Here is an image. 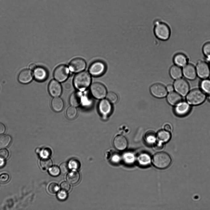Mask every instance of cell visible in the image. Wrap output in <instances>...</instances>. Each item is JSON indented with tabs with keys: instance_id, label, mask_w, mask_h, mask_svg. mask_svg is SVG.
Masks as SVG:
<instances>
[{
	"instance_id": "1",
	"label": "cell",
	"mask_w": 210,
	"mask_h": 210,
	"mask_svg": "<svg viewBox=\"0 0 210 210\" xmlns=\"http://www.w3.org/2000/svg\"><path fill=\"white\" fill-rule=\"evenodd\" d=\"M154 24V33L155 36L162 41L168 39L171 34V30L168 26L159 19L155 20Z\"/></svg>"
},
{
	"instance_id": "2",
	"label": "cell",
	"mask_w": 210,
	"mask_h": 210,
	"mask_svg": "<svg viewBox=\"0 0 210 210\" xmlns=\"http://www.w3.org/2000/svg\"><path fill=\"white\" fill-rule=\"evenodd\" d=\"M91 74L87 71H83L78 73L74 78L73 84L78 90L83 91L90 85L91 78Z\"/></svg>"
},
{
	"instance_id": "3",
	"label": "cell",
	"mask_w": 210,
	"mask_h": 210,
	"mask_svg": "<svg viewBox=\"0 0 210 210\" xmlns=\"http://www.w3.org/2000/svg\"><path fill=\"white\" fill-rule=\"evenodd\" d=\"M152 161L154 166L160 169L167 168L171 165L172 161L170 155L164 152L155 153L153 157Z\"/></svg>"
},
{
	"instance_id": "4",
	"label": "cell",
	"mask_w": 210,
	"mask_h": 210,
	"mask_svg": "<svg viewBox=\"0 0 210 210\" xmlns=\"http://www.w3.org/2000/svg\"><path fill=\"white\" fill-rule=\"evenodd\" d=\"M186 96L187 102L190 105H193L201 104L206 98L205 93L199 89L192 90Z\"/></svg>"
},
{
	"instance_id": "5",
	"label": "cell",
	"mask_w": 210,
	"mask_h": 210,
	"mask_svg": "<svg viewBox=\"0 0 210 210\" xmlns=\"http://www.w3.org/2000/svg\"><path fill=\"white\" fill-rule=\"evenodd\" d=\"M107 66L106 63L101 60H96L92 62L89 66L88 71L90 74L94 77H99L106 72Z\"/></svg>"
},
{
	"instance_id": "6",
	"label": "cell",
	"mask_w": 210,
	"mask_h": 210,
	"mask_svg": "<svg viewBox=\"0 0 210 210\" xmlns=\"http://www.w3.org/2000/svg\"><path fill=\"white\" fill-rule=\"evenodd\" d=\"M70 71L68 66L65 65H61L55 69L53 73V76L58 81L64 82L68 78Z\"/></svg>"
},
{
	"instance_id": "7",
	"label": "cell",
	"mask_w": 210,
	"mask_h": 210,
	"mask_svg": "<svg viewBox=\"0 0 210 210\" xmlns=\"http://www.w3.org/2000/svg\"><path fill=\"white\" fill-rule=\"evenodd\" d=\"M173 86L176 92L181 96H186L189 92V84L186 80L183 78L176 80Z\"/></svg>"
},
{
	"instance_id": "8",
	"label": "cell",
	"mask_w": 210,
	"mask_h": 210,
	"mask_svg": "<svg viewBox=\"0 0 210 210\" xmlns=\"http://www.w3.org/2000/svg\"><path fill=\"white\" fill-rule=\"evenodd\" d=\"M90 91L92 96L98 99L103 98L107 94L106 88L103 85L99 82L93 83L91 86Z\"/></svg>"
},
{
	"instance_id": "9",
	"label": "cell",
	"mask_w": 210,
	"mask_h": 210,
	"mask_svg": "<svg viewBox=\"0 0 210 210\" xmlns=\"http://www.w3.org/2000/svg\"><path fill=\"white\" fill-rule=\"evenodd\" d=\"M197 75L200 78L204 79L208 78L210 75V67L207 63L205 61H200L195 67Z\"/></svg>"
},
{
	"instance_id": "10",
	"label": "cell",
	"mask_w": 210,
	"mask_h": 210,
	"mask_svg": "<svg viewBox=\"0 0 210 210\" xmlns=\"http://www.w3.org/2000/svg\"><path fill=\"white\" fill-rule=\"evenodd\" d=\"M86 62L84 59L77 57L70 61L68 67L71 72L78 73L83 71L86 68Z\"/></svg>"
},
{
	"instance_id": "11",
	"label": "cell",
	"mask_w": 210,
	"mask_h": 210,
	"mask_svg": "<svg viewBox=\"0 0 210 210\" xmlns=\"http://www.w3.org/2000/svg\"><path fill=\"white\" fill-rule=\"evenodd\" d=\"M150 91L154 97L159 98L165 97L167 94L166 88L163 85L160 83H155L150 87Z\"/></svg>"
},
{
	"instance_id": "12",
	"label": "cell",
	"mask_w": 210,
	"mask_h": 210,
	"mask_svg": "<svg viewBox=\"0 0 210 210\" xmlns=\"http://www.w3.org/2000/svg\"><path fill=\"white\" fill-rule=\"evenodd\" d=\"M191 107L187 102L181 101L175 106L174 108L175 114L179 117H184L188 115L190 112Z\"/></svg>"
},
{
	"instance_id": "13",
	"label": "cell",
	"mask_w": 210,
	"mask_h": 210,
	"mask_svg": "<svg viewBox=\"0 0 210 210\" xmlns=\"http://www.w3.org/2000/svg\"><path fill=\"white\" fill-rule=\"evenodd\" d=\"M48 89L50 94L56 97L59 96L62 92V87L58 81L52 80L50 82Z\"/></svg>"
},
{
	"instance_id": "14",
	"label": "cell",
	"mask_w": 210,
	"mask_h": 210,
	"mask_svg": "<svg viewBox=\"0 0 210 210\" xmlns=\"http://www.w3.org/2000/svg\"><path fill=\"white\" fill-rule=\"evenodd\" d=\"M182 69L183 75L187 79L192 80L196 78L197 75L196 68L193 65L188 64Z\"/></svg>"
},
{
	"instance_id": "15",
	"label": "cell",
	"mask_w": 210,
	"mask_h": 210,
	"mask_svg": "<svg viewBox=\"0 0 210 210\" xmlns=\"http://www.w3.org/2000/svg\"><path fill=\"white\" fill-rule=\"evenodd\" d=\"M98 107L100 113L103 116L110 114L112 109L111 103L107 99L102 100L99 102Z\"/></svg>"
},
{
	"instance_id": "16",
	"label": "cell",
	"mask_w": 210,
	"mask_h": 210,
	"mask_svg": "<svg viewBox=\"0 0 210 210\" xmlns=\"http://www.w3.org/2000/svg\"><path fill=\"white\" fill-rule=\"evenodd\" d=\"M113 143L115 149L119 151H123L127 148L128 142L125 137L119 135L114 138Z\"/></svg>"
},
{
	"instance_id": "17",
	"label": "cell",
	"mask_w": 210,
	"mask_h": 210,
	"mask_svg": "<svg viewBox=\"0 0 210 210\" xmlns=\"http://www.w3.org/2000/svg\"><path fill=\"white\" fill-rule=\"evenodd\" d=\"M33 74L28 69H24L19 73L18 77L19 81L22 84H27L30 82L32 80Z\"/></svg>"
},
{
	"instance_id": "18",
	"label": "cell",
	"mask_w": 210,
	"mask_h": 210,
	"mask_svg": "<svg viewBox=\"0 0 210 210\" xmlns=\"http://www.w3.org/2000/svg\"><path fill=\"white\" fill-rule=\"evenodd\" d=\"M33 76L34 78L38 81H43L46 80L48 76L46 69L42 67H36L34 70Z\"/></svg>"
},
{
	"instance_id": "19",
	"label": "cell",
	"mask_w": 210,
	"mask_h": 210,
	"mask_svg": "<svg viewBox=\"0 0 210 210\" xmlns=\"http://www.w3.org/2000/svg\"><path fill=\"white\" fill-rule=\"evenodd\" d=\"M188 58L184 54L179 53L176 54L173 58L175 65L180 67H183L188 64Z\"/></svg>"
},
{
	"instance_id": "20",
	"label": "cell",
	"mask_w": 210,
	"mask_h": 210,
	"mask_svg": "<svg viewBox=\"0 0 210 210\" xmlns=\"http://www.w3.org/2000/svg\"><path fill=\"white\" fill-rule=\"evenodd\" d=\"M168 102L171 105L176 106L182 101L181 96L176 92L169 93L167 97Z\"/></svg>"
},
{
	"instance_id": "21",
	"label": "cell",
	"mask_w": 210,
	"mask_h": 210,
	"mask_svg": "<svg viewBox=\"0 0 210 210\" xmlns=\"http://www.w3.org/2000/svg\"><path fill=\"white\" fill-rule=\"evenodd\" d=\"M82 98V95L80 92H74L70 96L69 102L71 106L77 107L81 104Z\"/></svg>"
},
{
	"instance_id": "22",
	"label": "cell",
	"mask_w": 210,
	"mask_h": 210,
	"mask_svg": "<svg viewBox=\"0 0 210 210\" xmlns=\"http://www.w3.org/2000/svg\"><path fill=\"white\" fill-rule=\"evenodd\" d=\"M169 73L172 78L176 80L181 77L183 75L182 69L181 67L175 65L170 67Z\"/></svg>"
},
{
	"instance_id": "23",
	"label": "cell",
	"mask_w": 210,
	"mask_h": 210,
	"mask_svg": "<svg viewBox=\"0 0 210 210\" xmlns=\"http://www.w3.org/2000/svg\"><path fill=\"white\" fill-rule=\"evenodd\" d=\"M51 105L54 111L56 112H59L63 109L64 103L63 100L60 97H56L52 99Z\"/></svg>"
},
{
	"instance_id": "24",
	"label": "cell",
	"mask_w": 210,
	"mask_h": 210,
	"mask_svg": "<svg viewBox=\"0 0 210 210\" xmlns=\"http://www.w3.org/2000/svg\"><path fill=\"white\" fill-rule=\"evenodd\" d=\"M158 141L163 143L168 142L171 138V134L170 132L165 130L159 131L156 135Z\"/></svg>"
},
{
	"instance_id": "25",
	"label": "cell",
	"mask_w": 210,
	"mask_h": 210,
	"mask_svg": "<svg viewBox=\"0 0 210 210\" xmlns=\"http://www.w3.org/2000/svg\"><path fill=\"white\" fill-rule=\"evenodd\" d=\"M137 161L141 165L146 166L149 165L150 163L151 157L147 153H142L138 156Z\"/></svg>"
},
{
	"instance_id": "26",
	"label": "cell",
	"mask_w": 210,
	"mask_h": 210,
	"mask_svg": "<svg viewBox=\"0 0 210 210\" xmlns=\"http://www.w3.org/2000/svg\"><path fill=\"white\" fill-rule=\"evenodd\" d=\"M80 175L76 171H72L69 172L67 176V181L71 184H75L78 182L80 179Z\"/></svg>"
},
{
	"instance_id": "27",
	"label": "cell",
	"mask_w": 210,
	"mask_h": 210,
	"mask_svg": "<svg viewBox=\"0 0 210 210\" xmlns=\"http://www.w3.org/2000/svg\"><path fill=\"white\" fill-rule=\"evenodd\" d=\"M11 137L8 134L0 135V148H3L8 146L11 141Z\"/></svg>"
},
{
	"instance_id": "28",
	"label": "cell",
	"mask_w": 210,
	"mask_h": 210,
	"mask_svg": "<svg viewBox=\"0 0 210 210\" xmlns=\"http://www.w3.org/2000/svg\"><path fill=\"white\" fill-rule=\"evenodd\" d=\"M201 89L205 94H210V80L202 79L200 84Z\"/></svg>"
},
{
	"instance_id": "29",
	"label": "cell",
	"mask_w": 210,
	"mask_h": 210,
	"mask_svg": "<svg viewBox=\"0 0 210 210\" xmlns=\"http://www.w3.org/2000/svg\"><path fill=\"white\" fill-rule=\"evenodd\" d=\"M156 138V135L154 132L152 131H147L144 136V139L146 142L151 144L155 143Z\"/></svg>"
},
{
	"instance_id": "30",
	"label": "cell",
	"mask_w": 210,
	"mask_h": 210,
	"mask_svg": "<svg viewBox=\"0 0 210 210\" xmlns=\"http://www.w3.org/2000/svg\"><path fill=\"white\" fill-rule=\"evenodd\" d=\"M77 111L75 107L71 106L69 107L66 111V115L70 119H74L77 116Z\"/></svg>"
},
{
	"instance_id": "31",
	"label": "cell",
	"mask_w": 210,
	"mask_h": 210,
	"mask_svg": "<svg viewBox=\"0 0 210 210\" xmlns=\"http://www.w3.org/2000/svg\"><path fill=\"white\" fill-rule=\"evenodd\" d=\"M202 52L205 59L210 61V42L206 43L202 47Z\"/></svg>"
},
{
	"instance_id": "32",
	"label": "cell",
	"mask_w": 210,
	"mask_h": 210,
	"mask_svg": "<svg viewBox=\"0 0 210 210\" xmlns=\"http://www.w3.org/2000/svg\"><path fill=\"white\" fill-rule=\"evenodd\" d=\"M40 164L42 168L47 169L51 166L52 161L50 158L43 157L40 160Z\"/></svg>"
},
{
	"instance_id": "33",
	"label": "cell",
	"mask_w": 210,
	"mask_h": 210,
	"mask_svg": "<svg viewBox=\"0 0 210 210\" xmlns=\"http://www.w3.org/2000/svg\"><path fill=\"white\" fill-rule=\"evenodd\" d=\"M107 99L111 103H116L118 100V97L115 93L112 92H108L106 95Z\"/></svg>"
},
{
	"instance_id": "34",
	"label": "cell",
	"mask_w": 210,
	"mask_h": 210,
	"mask_svg": "<svg viewBox=\"0 0 210 210\" xmlns=\"http://www.w3.org/2000/svg\"><path fill=\"white\" fill-rule=\"evenodd\" d=\"M49 172L50 174L52 176H57L59 175L60 169L58 166H54L49 169Z\"/></svg>"
},
{
	"instance_id": "35",
	"label": "cell",
	"mask_w": 210,
	"mask_h": 210,
	"mask_svg": "<svg viewBox=\"0 0 210 210\" xmlns=\"http://www.w3.org/2000/svg\"><path fill=\"white\" fill-rule=\"evenodd\" d=\"M59 189V187L57 184L55 183H50L48 187L49 192L52 194L56 193Z\"/></svg>"
},
{
	"instance_id": "36",
	"label": "cell",
	"mask_w": 210,
	"mask_h": 210,
	"mask_svg": "<svg viewBox=\"0 0 210 210\" xmlns=\"http://www.w3.org/2000/svg\"><path fill=\"white\" fill-rule=\"evenodd\" d=\"M134 159V156L133 154L130 153H127L123 156L125 162L127 163H131L133 162Z\"/></svg>"
},
{
	"instance_id": "37",
	"label": "cell",
	"mask_w": 210,
	"mask_h": 210,
	"mask_svg": "<svg viewBox=\"0 0 210 210\" xmlns=\"http://www.w3.org/2000/svg\"><path fill=\"white\" fill-rule=\"evenodd\" d=\"M68 165L69 167L71 168L77 169L79 168L80 164L78 160L72 159L70 161Z\"/></svg>"
},
{
	"instance_id": "38",
	"label": "cell",
	"mask_w": 210,
	"mask_h": 210,
	"mask_svg": "<svg viewBox=\"0 0 210 210\" xmlns=\"http://www.w3.org/2000/svg\"><path fill=\"white\" fill-rule=\"evenodd\" d=\"M69 166L68 164L66 162L62 163L60 165L59 168L62 173L65 174L69 171Z\"/></svg>"
},
{
	"instance_id": "39",
	"label": "cell",
	"mask_w": 210,
	"mask_h": 210,
	"mask_svg": "<svg viewBox=\"0 0 210 210\" xmlns=\"http://www.w3.org/2000/svg\"><path fill=\"white\" fill-rule=\"evenodd\" d=\"M62 87L65 90L69 91L72 89L73 87V84L70 81H65L63 84Z\"/></svg>"
},
{
	"instance_id": "40",
	"label": "cell",
	"mask_w": 210,
	"mask_h": 210,
	"mask_svg": "<svg viewBox=\"0 0 210 210\" xmlns=\"http://www.w3.org/2000/svg\"><path fill=\"white\" fill-rule=\"evenodd\" d=\"M110 158L111 161L114 163L119 162L121 160V157L119 155L116 153L111 154Z\"/></svg>"
},
{
	"instance_id": "41",
	"label": "cell",
	"mask_w": 210,
	"mask_h": 210,
	"mask_svg": "<svg viewBox=\"0 0 210 210\" xmlns=\"http://www.w3.org/2000/svg\"><path fill=\"white\" fill-rule=\"evenodd\" d=\"M10 179V176L8 174L3 173L0 175V183L2 184L7 182Z\"/></svg>"
},
{
	"instance_id": "42",
	"label": "cell",
	"mask_w": 210,
	"mask_h": 210,
	"mask_svg": "<svg viewBox=\"0 0 210 210\" xmlns=\"http://www.w3.org/2000/svg\"><path fill=\"white\" fill-rule=\"evenodd\" d=\"M67 194L66 191L63 190L59 191L57 194L58 198L62 200H66L67 198Z\"/></svg>"
},
{
	"instance_id": "43",
	"label": "cell",
	"mask_w": 210,
	"mask_h": 210,
	"mask_svg": "<svg viewBox=\"0 0 210 210\" xmlns=\"http://www.w3.org/2000/svg\"><path fill=\"white\" fill-rule=\"evenodd\" d=\"M9 155V152L6 149H2L0 150V158L3 160L6 159Z\"/></svg>"
},
{
	"instance_id": "44",
	"label": "cell",
	"mask_w": 210,
	"mask_h": 210,
	"mask_svg": "<svg viewBox=\"0 0 210 210\" xmlns=\"http://www.w3.org/2000/svg\"><path fill=\"white\" fill-rule=\"evenodd\" d=\"M60 187L62 190L66 191H69L70 188V186L69 184L65 181L61 183Z\"/></svg>"
},
{
	"instance_id": "45",
	"label": "cell",
	"mask_w": 210,
	"mask_h": 210,
	"mask_svg": "<svg viewBox=\"0 0 210 210\" xmlns=\"http://www.w3.org/2000/svg\"><path fill=\"white\" fill-rule=\"evenodd\" d=\"M51 154L50 150L49 149H43L41 152V156L43 157H48Z\"/></svg>"
},
{
	"instance_id": "46",
	"label": "cell",
	"mask_w": 210,
	"mask_h": 210,
	"mask_svg": "<svg viewBox=\"0 0 210 210\" xmlns=\"http://www.w3.org/2000/svg\"><path fill=\"white\" fill-rule=\"evenodd\" d=\"M154 147L156 150H161L164 147L163 143L158 141L155 143Z\"/></svg>"
},
{
	"instance_id": "47",
	"label": "cell",
	"mask_w": 210,
	"mask_h": 210,
	"mask_svg": "<svg viewBox=\"0 0 210 210\" xmlns=\"http://www.w3.org/2000/svg\"><path fill=\"white\" fill-rule=\"evenodd\" d=\"M164 129L165 130L170 132L172 131V128L171 125L170 124H166L164 126Z\"/></svg>"
},
{
	"instance_id": "48",
	"label": "cell",
	"mask_w": 210,
	"mask_h": 210,
	"mask_svg": "<svg viewBox=\"0 0 210 210\" xmlns=\"http://www.w3.org/2000/svg\"><path fill=\"white\" fill-rule=\"evenodd\" d=\"M6 130V127L4 124L0 122V135L3 134Z\"/></svg>"
},
{
	"instance_id": "49",
	"label": "cell",
	"mask_w": 210,
	"mask_h": 210,
	"mask_svg": "<svg viewBox=\"0 0 210 210\" xmlns=\"http://www.w3.org/2000/svg\"><path fill=\"white\" fill-rule=\"evenodd\" d=\"M166 89L167 91L169 93L173 92L174 89L173 86L171 85H168L167 86Z\"/></svg>"
},
{
	"instance_id": "50",
	"label": "cell",
	"mask_w": 210,
	"mask_h": 210,
	"mask_svg": "<svg viewBox=\"0 0 210 210\" xmlns=\"http://www.w3.org/2000/svg\"><path fill=\"white\" fill-rule=\"evenodd\" d=\"M36 68V65L34 63H32L29 66V68L30 70H34Z\"/></svg>"
},
{
	"instance_id": "51",
	"label": "cell",
	"mask_w": 210,
	"mask_h": 210,
	"mask_svg": "<svg viewBox=\"0 0 210 210\" xmlns=\"http://www.w3.org/2000/svg\"><path fill=\"white\" fill-rule=\"evenodd\" d=\"M5 164L4 160L0 158V167H2Z\"/></svg>"
},
{
	"instance_id": "52",
	"label": "cell",
	"mask_w": 210,
	"mask_h": 210,
	"mask_svg": "<svg viewBox=\"0 0 210 210\" xmlns=\"http://www.w3.org/2000/svg\"><path fill=\"white\" fill-rule=\"evenodd\" d=\"M208 100L210 101V94L209 95Z\"/></svg>"
},
{
	"instance_id": "53",
	"label": "cell",
	"mask_w": 210,
	"mask_h": 210,
	"mask_svg": "<svg viewBox=\"0 0 210 210\" xmlns=\"http://www.w3.org/2000/svg\"><path fill=\"white\" fill-rule=\"evenodd\" d=\"M209 62H210V64H209V66H210V61Z\"/></svg>"
}]
</instances>
